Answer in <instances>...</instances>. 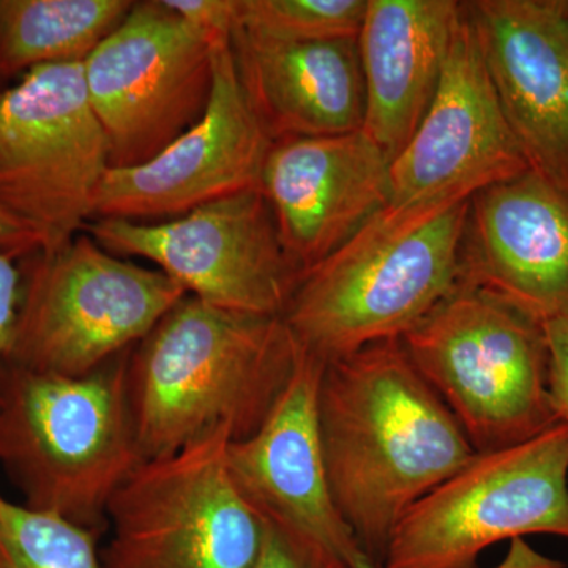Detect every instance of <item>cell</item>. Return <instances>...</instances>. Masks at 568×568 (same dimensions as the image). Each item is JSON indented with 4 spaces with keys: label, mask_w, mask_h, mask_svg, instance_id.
Masks as SVG:
<instances>
[{
    "label": "cell",
    "mask_w": 568,
    "mask_h": 568,
    "mask_svg": "<svg viewBox=\"0 0 568 568\" xmlns=\"http://www.w3.org/2000/svg\"><path fill=\"white\" fill-rule=\"evenodd\" d=\"M0 252L11 254L20 263L40 252L39 241L32 231L2 209H0Z\"/></svg>",
    "instance_id": "cell-27"
},
{
    "label": "cell",
    "mask_w": 568,
    "mask_h": 568,
    "mask_svg": "<svg viewBox=\"0 0 568 568\" xmlns=\"http://www.w3.org/2000/svg\"><path fill=\"white\" fill-rule=\"evenodd\" d=\"M20 312L7 364L82 377L130 353L185 291L159 268L115 256L82 231L21 261Z\"/></svg>",
    "instance_id": "cell-6"
},
{
    "label": "cell",
    "mask_w": 568,
    "mask_h": 568,
    "mask_svg": "<svg viewBox=\"0 0 568 568\" xmlns=\"http://www.w3.org/2000/svg\"><path fill=\"white\" fill-rule=\"evenodd\" d=\"M22 272L20 261L0 252V377L9 357L18 312H20Z\"/></svg>",
    "instance_id": "cell-26"
},
{
    "label": "cell",
    "mask_w": 568,
    "mask_h": 568,
    "mask_svg": "<svg viewBox=\"0 0 568 568\" xmlns=\"http://www.w3.org/2000/svg\"><path fill=\"white\" fill-rule=\"evenodd\" d=\"M272 144L246 100L231 41L215 44L203 119L151 162L111 168L93 197L92 220L166 222L257 189Z\"/></svg>",
    "instance_id": "cell-12"
},
{
    "label": "cell",
    "mask_w": 568,
    "mask_h": 568,
    "mask_svg": "<svg viewBox=\"0 0 568 568\" xmlns=\"http://www.w3.org/2000/svg\"><path fill=\"white\" fill-rule=\"evenodd\" d=\"M132 0H0V80L84 63L129 17Z\"/></svg>",
    "instance_id": "cell-20"
},
{
    "label": "cell",
    "mask_w": 568,
    "mask_h": 568,
    "mask_svg": "<svg viewBox=\"0 0 568 568\" xmlns=\"http://www.w3.org/2000/svg\"><path fill=\"white\" fill-rule=\"evenodd\" d=\"M175 14L211 41L212 47L233 40L239 0H163Z\"/></svg>",
    "instance_id": "cell-24"
},
{
    "label": "cell",
    "mask_w": 568,
    "mask_h": 568,
    "mask_svg": "<svg viewBox=\"0 0 568 568\" xmlns=\"http://www.w3.org/2000/svg\"><path fill=\"white\" fill-rule=\"evenodd\" d=\"M529 168L462 3L435 97L392 162V204L467 201Z\"/></svg>",
    "instance_id": "cell-13"
},
{
    "label": "cell",
    "mask_w": 568,
    "mask_h": 568,
    "mask_svg": "<svg viewBox=\"0 0 568 568\" xmlns=\"http://www.w3.org/2000/svg\"><path fill=\"white\" fill-rule=\"evenodd\" d=\"M324 366L301 347L293 375L264 424L246 439L227 444V467L261 518L313 538L351 568H376L328 487L317 422Z\"/></svg>",
    "instance_id": "cell-15"
},
{
    "label": "cell",
    "mask_w": 568,
    "mask_h": 568,
    "mask_svg": "<svg viewBox=\"0 0 568 568\" xmlns=\"http://www.w3.org/2000/svg\"><path fill=\"white\" fill-rule=\"evenodd\" d=\"M399 339L477 454L517 446L559 424L544 323L518 306L459 284Z\"/></svg>",
    "instance_id": "cell-5"
},
{
    "label": "cell",
    "mask_w": 568,
    "mask_h": 568,
    "mask_svg": "<svg viewBox=\"0 0 568 568\" xmlns=\"http://www.w3.org/2000/svg\"><path fill=\"white\" fill-rule=\"evenodd\" d=\"M459 284L541 323L568 316V181L529 168L474 194Z\"/></svg>",
    "instance_id": "cell-16"
},
{
    "label": "cell",
    "mask_w": 568,
    "mask_h": 568,
    "mask_svg": "<svg viewBox=\"0 0 568 568\" xmlns=\"http://www.w3.org/2000/svg\"><path fill=\"white\" fill-rule=\"evenodd\" d=\"M368 0H239L237 28L283 43L357 39Z\"/></svg>",
    "instance_id": "cell-22"
},
{
    "label": "cell",
    "mask_w": 568,
    "mask_h": 568,
    "mask_svg": "<svg viewBox=\"0 0 568 568\" xmlns=\"http://www.w3.org/2000/svg\"><path fill=\"white\" fill-rule=\"evenodd\" d=\"M549 351V398L556 420L568 424V316L545 321Z\"/></svg>",
    "instance_id": "cell-25"
},
{
    "label": "cell",
    "mask_w": 568,
    "mask_h": 568,
    "mask_svg": "<svg viewBox=\"0 0 568 568\" xmlns=\"http://www.w3.org/2000/svg\"><path fill=\"white\" fill-rule=\"evenodd\" d=\"M84 233L115 256L149 261L186 295L233 312L283 317L297 284L261 186L166 222L93 219Z\"/></svg>",
    "instance_id": "cell-11"
},
{
    "label": "cell",
    "mask_w": 568,
    "mask_h": 568,
    "mask_svg": "<svg viewBox=\"0 0 568 568\" xmlns=\"http://www.w3.org/2000/svg\"><path fill=\"white\" fill-rule=\"evenodd\" d=\"M529 534L568 538V424L477 454L406 511L383 568H477L485 549Z\"/></svg>",
    "instance_id": "cell-7"
},
{
    "label": "cell",
    "mask_w": 568,
    "mask_h": 568,
    "mask_svg": "<svg viewBox=\"0 0 568 568\" xmlns=\"http://www.w3.org/2000/svg\"><path fill=\"white\" fill-rule=\"evenodd\" d=\"M235 70L272 141L362 130L365 82L357 39L283 43L235 26Z\"/></svg>",
    "instance_id": "cell-18"
},
{
    "label": "cell",
    "mask_w": 568,
    "mask_h": 568,
    "mask_svg": "<svg viewBox=\"0 0 568 568\" xmlns=\"http://www.w3.org/2000/svg\"><path fill=\"white\" fill-rule=\"evenodd\" d=\"M230 443L215 433L144 459L108 504L102 568H252L264 525L231 477Z\"/></svg>",
    "instance_id": "cell-9"
},
{
    "label": "cell",
    "mask_w": 568,
    "mask_h": 568,
    "mask_svg": "<svg viewBox=\"0 0 568 568\" xmlns=\"http://www.w3.org/2000/svg\"><path fill=\"white\" fill-rule=\"evenodd\" d=\"M263 544L252 568H351L331 549L304 534L267 519H263Z\"/></svg>",
    "instance_id": "cell-23"
},
{
    "label": "cell",
    "mask_w": 568,
    "mask_h": 568,
    "mask_svg": "<svg viewBox=\"0 0 568 568\" xmlns=\"http://www.w3.org/2000/svg\"><path fill=\"white\" fill-rule=\"evenodd\" d=\"M84 81L111 168L140 166L203 119L213 47L163 0L134 2L84 62Z\"/></svg>",
    "instance_id": "cell-10"
},
{
    "label": "cell",
    "mask_w": 568,
    "mask_h": 568,
    "mask_svg": "<svg viewBox=\"0 0 568 568\" xmlns=\"http://www.w3.org/2000/svg\"><path fill=\"white\" fill-rule=\"evenodd\" d=\"M129 355L82 377L3 366L0 467L22 506L82 528L106 525L112 496L144 462L126 392Z\"/></svg>",
    "instance_id": "cell-4"
},
{
    "label": "cell",
    "mask_w": 568,
    "mask_h": 568,
    "mask_svg": "<svg viewBox=\"0 0 568 568\" xmlns=\"http://www.w3.org/2000/svg\"><path fill=\"white\" fill-rule=\"evenodd\" d=\"M317 422L335 506L376 567L406 511L477 455L402 339L325 364Z\"/></svg>",
    "instance_id": "cell-1"
},
{
    "label": "cell",
    "mask_w": 568,
    "mask_h": 568,
    "mask_svg": "<svg viewBox=\"0 0 568 568\" xmlns=\"http://www.w3.org/2000/svg\"><path fill=\"white\" fill-rule=\"evenodd\" d=\"M390 166L364 130L272 144L261 190L297 282L392 204Z\"/></svg>",
    "instance_id": "cell-14"
},
{
    "label": "cell",
    "mask_w": 568,
    "mask_h": 568,
    "mask_svg": "<svg viewBox=\"0 0 568 568\" xmlns=\"http://www.w3.org/2000/svg\"><path fill=\"white\" fill-rule=\"evenodd\" d=\"M2 568H102L99 530L41 514L0 493Z\"/></svg>",
    "instance_id": "cell-21"
},
{
    "label": "cell",
    "mask_w": 568,
    "mask_h": 568,
    "mask_svg": "<svg viewBox=\"0 0 568 568\" xmlns=\"http://www.w3.org/2000/svg\"><path fill=\"white\" fill-rule=\"evenodd\" d=\"M298 351L283 317L185 295L130 351L126 392L142 459L215 433L252 436L286 387Z\"/></svg>",
    "instance_id": "cell-2"
},
{
    "label": "cell",
    "mask_w": 568,
    "mask_h": 568,
    "mask_svg": "<svg viewBox=\"0 0 568 568\" xmlns=\"http://www.w3.org/2000/svg\"><path fill=\"white\" fill-rule=\"evenodd\" d=\"M529 166L568 181V2H463Z\"/></svg>",
    "instance_id": "cell-17"
},
{
    "label": "cell",
    "mask_w": 568,
    "mask_h": 568,
    "mask_svg": "<svg viewBox=\"0 0 568 568\" xmlns=\"http://www.w3.org/2000/svg\"><path fill=\"white\" fill-rule=\"evenodd\" d=\"M469 200L390 204L295 284L283 321L324 364L403 338L459 286Z\"/></svg>",
    "instance_id": "cell-3"
},
{
    "label": "cell",
    "mask_w": 568,
    "mask_h": 568,
    "mask_svg": "<svg viewBox=\"0 0 568 568\" xmlns=\"http://www.w3.org/2000/svg\"><path fill=\"white\" fill-rule=\"evenodd\" d=\"M110 170L84 63L39 67L0 92V209L32 231L39 253L84 231Z\"/></svg>",
    "instance_id": "cell-8"
},
{
    "label": "cell",
    "mask_w": 568,
    "mask_h": 568,
    "mask_svg": "<svg viewBox=\"0 0 568 568\" xmlns=\"http://www.w3.org/2000/svg\"><path fill=\"white\" fill-rule=\"evenodd\" d=\"M526 551H528V548H526L523 544H518L517 551V540H515L510 556H508V558L504 560L500 566L495 568H559V564L555 562V560L538 558V556L532 555V552Z\"/></svg>",
    "instance_id": "cell-28"
},
{
    "label": "cell",
    "mask_w": 568,
    "mask_h": 568,
    "mask_svg": "<svg viewBox=\"0 0 568 568\" xmlns=\"http://www.w3.org/2000/svg\"><path fill=\"white\" fill-rule=\"evenodd\" d=\"M0 568H2V562H0Z\"/></svg>",
    "instance_id": "cell-29"
},
{
    "label": "cell",
    "mask_w": 568,
    "mask_h": 568,
    "mask_svg": "<svg viewBox=\"0 0 568 568\" xmlns=\"http://www.w3.org/2000/svg\"><path fill=\"white\" fill-rule=\"evenodd\" d=\"M462 2L368 0L357 37L365 82L362 130L388 160L406 148L435 97Z\"/></svg>",
    "instance_id": "cell-19"
}]
</instances>
